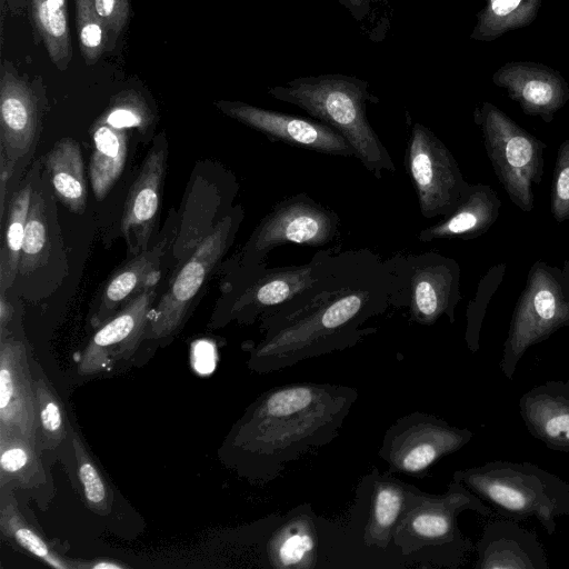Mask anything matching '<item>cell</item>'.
Returning a JSON list of instances; mask_svg holds the SVG:
<instances>
[{
    "instance_id": "obj_3",
    "label": "cell",
    "mask_w": 569,
    "mask_h": 569,
    "mask_svg": "<svg viewBox=\"0 0 569 569\" xmlns=\"http://www.w3.org/2000/svg\"><path fill=\"white\" fill-rule=\"evenodd\" d=\"M420 489L372 468L360 479L345 525L335 523V568H408L395 530Z\"/></svg>"
},
{
    "instance_id": "obj_2",
    "label": "cell",
    "mask_w": 569,
    "mask_h": 569,
    "mask_svg": "<svg viewBox=\"0 0 569 569\" xmlns=\"http://www.w3.org/2000/svg\"><path fill=\"white\" fill-rule=\"evenodd\" d=\"M358 399L356 388L290 382L261 393L229 437V449L253 481L277 479L289 463L337 438Z\"/></svg>"
},
{
    "instance_id": "obj_22",
    "label": "cell",
    "mask_w": 569,
    "mask_h": 569,
    "mask_svg": "<svg viewBox=\"0 0 569 569\" xmlns=\"http://www.w3.org/2000/svg\"><path fill=\"white\" fill-rule=\"evenodd\" d=\"M476 569H548L546 552L533 531L511 519L492 520L476 545Z\"/></svg>"
},
{
    "instance_id": "obj_34",
    "label": "cell",
    "mask_w": 569,
    "mask_h": 569,
    "mask_svg": "<svg viewBox=\"0 0 569 569\" xmlns=\"http://www.w3.org/2000/svg\"><path fill=\"white\" fill-rule=\"evenodd\" d=\"M32 18L51 61L66 70L72 57L67 9L52 10L46 0H31Z\"/></svg>"
},
{
    "instance_id": "obj_1",
    "label": "cell",
    "mask_w": 569,
    "mask_h": 569,
    "mask_svg": "<svg viewBox=\"0 0 569 569\" xmlns=\"http://www.w3.org/2000/svg\"><path fill=\"white\" fill-rule=\"evenodd\" d=\"M389 295L378 253L336 248L309 287L260 318L263 338L251 349L250 367L268 373L356 346L378 331L363 325L389 309Z\"/></svg>"
},
{
    "instance_id": "obj_44",
    "label": "cell",
    "mask_w": 569,
    "mask_h": 569,
    "mask_svg": "<svg viewBox=\"0 0 569 569\" xmlns=\"http://www.w3.org/2000/svg\"><path fill=\"white\" fill-rule=\"evenodd\" d=\"M47 6L52 10L67 9L66 0H46Z\"/></svg>"
},
{
    "instance_id": "obj_13",
    "label": "cell",
    "mask_w": 569,
    "mask_h": 569,
    "mask_svg": "<svg viewBox=\"0 0 569 569\" xmlns=\"http://www.w3.org/2000/svg\"><path fill=\"white\" fill-rule=\"evenodd\" d=\"M336 248L320 250L302 264L267 268L266 262L238 268L237 286L229 291L226 318L252 323L309 287L326 269Z\"/></svg>"
},
{
    "instance_id": "obj_10",
    "label": "cell",
    "mask_w": 569,
    "mask_h": 569,
    "mask_svg": "<svg viewBox=\"0 0 569 569\" xmlns=\"http://www.w3.org/2000/svg\"><path fill=\"white\" fill-rule=\"evenodd\" d=\"M340 218L306 192L277 202L260 220L243 246L238 268L264 263L276 247L295 243L321 247L332 242L339 232Z\"/></svg>"
},
{
    "instance_id": "obj_42",
    "label": "cell",
    "mask_w": 569,
    "mask_h": 569,
    "mask_svg": "<svg viewBox=\"0 0 569 569\" xmlns=\"http://www.w3.org/2000/svg\"><path fill=\"white\" fill-rule=\"evenodd\" d=\"M13 306L7 299L6 292L0 293V337L8 336L7 327L12 320L13 317Z\"/></svg>"
},
{
    "instance_id": "obj_17",
    "label": "cell",
    "mask_w": 569,
    "mask_h": 569,
    "mask_svg": "<svg viewBox=\"0 0 569 569\" xmlns=\"http://www.w3.org/2000/svg\"><path fill=\"white\" fill-rule=\"evenodd\" d=\"M154 300L156 286L148 287L98 327L79 358L78 372L99 373L132 356L143 339Z\"/></svg>"
},
{
    "instance_id": "obj_25",
    "label": "cell",
    "mask_w": 569,
    "mask_h": 569,
    "mask_svg": "<svg viewBox=\"0 0 569 569\" xmlns=\"http://www.w3.org/2000/svg\"><path fill=\"white\" fill-rule=\"evenodd\" d=\"M502 202L489 184L475 183L460 203L437 223L422 229L417 238L421 242L438 239H475L497 221Z\"/></svg>"
},
{
    "instance_id": "obj_12",
    "label": "cell",
    "mask_w": 569,
    "mask_h": 569,
    "mask_svg": "<svg viewBox=\"0 0 569 569\" xmlns=\"http://www.w3.org/2000/svg\"><path fill=\"white\" fill-rule=\"evenodd\" d=\"M473 437L467 428L435 415L413 411L396 420L385 432L378 457L390 473L426 478L441 458L457 452Z\"/></svg>"
},
{
    "instance_id": "obj_31",
    "label": "cell",
    "mask_w": 569,
    "mask_h": 569,
    "mask_svg": "<svg viewBox=\"0 0 569 569\" xmlns=\"http://www.w3.org/2000/svg\"><path fill=\"white\" fill-rule=\"evenodd\" d=\"M33 182L26 181L11 198L0 252V291L6 292L18 277Z\"/></svg>"
},
{
    "instance_id": "obj_28",
    "label": "cell",
    "mask_w": 569,
    "mask_h": 569,
    "mask_svg": "<svg viewBox=\"0 0 569 569\" xmlns=\"http://www.w3.org/2000/svg\"><path fill=\"white\" fill-rule=\"evenodd\" d=\"M39 448L24 437L0 429V487L34 489L46 482Z\"/></svg>"
},
{
    "instance_id": "obj_41",
    "label": "cell",
    "mask_w": 569,
    "mask_h": 569,
    "mask_svg": "<svg viewBox=\"0 0 569 569\" xmlns=\"http://www.w3.org/2000/svg\"><path fill=\"white\" fill-rule=\"evenodd\" d=\"M96 11L108 31V43L113 42L129 19V0H94Z\"/></svg>"
},
{
    "instance_id": "obj_26",
    "label": "cell",
    "mask_w": 569,
    "mask_h": 569,
    "mask_svg": "<svg viewBox=\"0 0 569 569\" xmlns=\"http://www.w3.org/2000/svg\"><path fill=\"white\" fill-rule=\"evenodd\" d=\"M46 170L57 198L73 213L82 214L87 203V183L81 148L64 138L46 156Z\"/></svg>"
},
{
    "instance_id": "obj_16",
    "label": "cell",
    "mask_w": 569,
    "mask_h": 569,
    "mask_svg": "<svg viewBox=\"0 0 569 569\" xmlns=\"http://www.w3.org/2000/svg\"><path fill=\"white\" fill-rule=\"evenodd\" d=\"M216 106L230 118L263 133L271 141L310 151L341 157H356L342 134L316 120L269 110L241 101H218Z\"/></svg>"
},
{
    "instance_id": "obj_40",
    "label": "cell",
    "mask_w": 569,
    "mask_h": 569,
    "mask_svg": "<svg viewBox=\"0 0 569 569\" xmlns=\"http://www.w3.org/2000/svg\"><path fill=\"white\" fill-rule=\"evenodd\" d=\"M550 210L557 222L569 220V138L561 142L557 149Z\"/></svg>"
},
{
    "instance_id": "obj_9",
    "label": "cell",
    "mask_w": 569,
    "mask_h": 569,
    "mask_svg": "<svg viewBox=\"0 0 569 569\" xmlns=\"http://www.w3.org/2000/svg\"><path fill=\"white\" fill-rule=\"evenodd\" d=\"M473 121L509 199L520 210L530 212L535 204L533 186L540 184L543 177L547 144L488 101L476 107Z\"/></svg>"
},
{
    "instance_id": "obj_11",
    "label": "cell",
    "mask_w": 569,
    "mask_h": 569,
    "mask_svg": "<svg viewBox=\"0 0 569 569\" xmlns=\"http://www.w3.org/2000/svg\"><path fill=\"white\" fill-rule=\"evenodd\" d=\"M242 219V207L231 208L199 242L152 308L143 339H162L180 327L208 276L232 243Z\"/></svg>"
},
{
    "instance_id": "obj_20",
    "label": "cell",
    "mask_w": 569,
    "mask_h": 569,
    "mask_svg": "<svg viewBox=\"0 0 569 569\" xmlns=\"http://www.w3.org/2000/svg\"><path fill=\"white\" fill-rule=\"evenodd\" d=\"M522 112L550 123L569 100V84L560 72L536 61H510L492 74Z\"/></svg>"
},
{
    "instance_id": "obj_33",
    "label": "cell",
    "mask_w": 569,
    "mask_h": 569,
    "mask_svg": "<svg viewBox=\"0 0 569 569\" xmlns=\"http://www.w3.org/2000/svg\"><path fill=\"white\" fill-rule=\"evenodd\" d=\"M38 421V448L53 450L67 437L63 406L54 390L42 376L33 378Z\"/></svg>"
},
{
    "instance_id": "obj_27",
    "label": "cell",
    "mask_w": 569,
    "mask_h": 569,
    "mask_svg": "<svg viewBox=\"0 0 569 569\" xmlns=\"http://www.w3.org/2000/svg\"><path fill=\"white\" fill-rule=\"evenodd\" d=\"M93 150L89 177L97 200H102L114 186L127 159V132L96 121L91 129Z\"/></svg>"
},
{
    "instance_id": "obj_21",
    "label": "cell",
    "mask_w": 569,
    "mask_h": 569,
    "mask_svg": "<svg viewBox=\"0 0 569 569\" xmlns=\"http://www.w3.org/2000/svg\"><path fill=\"white\" fill-rule=\"evenodd\" d=\"M38 109L29 86L8 71L0 80V169L11 177L17 162L33 148Z\"/></svg>"
},
{
    "instance_id": "obj_39",
    "label": "cell",
    "mask_w": 569,
    "mask_h": 569,
    "mask_svg": "<svg viewBox=\"0 0 569 569\" xmlns=\"http://www.w3.org/2000/svg\"><path fill=\"white\" fill-rule=\"evenodd\" d=\"M360 26L362 32L372 41L385 39L391 20V7L388 0H338Z\"/></svg>"
},
{
    "instance_id": "obj_29",
    "label": "cell",
    "mask_w": 569,
    "mask_h": 569,
    "mask_svg": "<svg viewBox=\"0 0 569 569\" xmlns=\"http://www.w3.org/2000/svg\"><path fill=\"white\" fill-rule=\"evenodd\" d=\"M543 0H485L470 39L490 42L503 33L529 26Z\"/></svg>"
},
{
    "instance_id": "obj_8",
    "label": "cell",
    "mask_w": 569,
    "mask_h": 569,
    "mask_svg": "<svg viewBox=\"0 0 569 569\" xmlns=\"http://www.w3.org/2000/svg\"><path fill=\"white\" fill-rule=\"evenodd\" d=\"M390 276V307L407 309L411 321L431 326L456 321L461 300L459 263L439 252L397 253L383 260Z\"/></svg>"
},
{
    "instance_id": "obj_19",
    "label": "cell",
    "mask_w": 569,
    "mask_h": 569,
    "mask_svg": "<svg viewBox=\"0 0 569 569\" xmlns=\"http://www.w3.org/2000/svg\"><path fill=\"white\" fill-rule=\"evenodd\" d=\"M167 159L168 142L163 136H159L149 149L126 199L120 229L129 253L138 254L149 248L158 216Z\"/></svg>"
},
{
    "instance_id": "obj_23",
    "label": "cell",
    "mask_w": 569,
    "mask_h": 569,
    "mask_svg": "<svg viewBox=\"0 0 569 569\" xmlns=\"http://www.w3.org/2000/svg\"><path fill=\"white\" fill-rule=\"evenodd\" d=\"M529 433L553 451L569 453V381L538 385L519 399Z\"/></svg>"
},
{
    "instance_id": "obj_35",
    "label": "cell",
    "mask_w": 569,
    "mask_h": 569,
    "mask_svg": "<svg viewBox=\"0 0 569 569\" xmlns=\"http://www.w3.org/2000/svg\"><path fill=\"white\" fill-rule=\"evenodd\" d=\"M72 447L77 461L78 477L88 507L100 516L108 515L112 502L108 485L76 433L72 437Z\"/></svg>"
},
{
    "instance_id": "obj_36",
    "label": "cell",
    "mask_w": 569,
    "mask_h": 569,
    "mask_svg": "<svg viewBox=\"0 0 569 569\" xmlns=\"http://www.w3.org/2000/svg\"><path fill=\"white\" fill-rule=\"evenodd\" d=\"M507 263L492 266L480 279L475 298L467 307L465 340L468 349L476 353L480 348V331L487 307L506 274Z\"/></svg>"
},
{
    "instance_id": "obj_4",
    "label": "cell",
    "mask_w": 569,
    "mask_h": 569,
    "mask_svg": "<svg viewBox=\"0 0 569 569\" xmlns=\"http://www.w3.org/2000/svg\"><path fill=\"white\" fill-rule=\"evenodd\" d=\"M268 94L305 110L350 143L356 158L377 179L395 173L393 160L367 118V103L378 102L369 82L355 76L328 73L299 77L268 89Z\"/></svg>"
},
{
    "instance_id": "obj_14",
    "label": "cell",
    "mask_w": 569,
    "mask_h": 569,
    "mask_svg": "<svg viewBox=\"0 0 569 569\" xmlns=\"http://www.w3.org/2000/svg\"><path fill=\"white\" fill-rule=\"evenodd\" d=\"M406 167L416 189L421 214L445 217L469 190L451 151L428 127L415 122L406 151Z\"/></svg>"
},
{
    "instance_id": "obj_18",
    "label": "cell",
    "mask_w": 569,
    "mask_h": 569,
    "mask_svg": "<svg viewBox=\"0 0 569 569\" xmlns=\"http://www.w3.org/2000/svg\"><path fill=\"white\" fill-rule=\"evenodd\" d=\"M0 429L16 432L38 447L33 377L26 345L0 337Z\"/></svg>"
},
{
    "instance_id": "obj_30",
    "label": "cell",
    "mask_w": 569,
    "mask_h": 569,
    "mask_svg": "<svg viewBox=\"0 0 569 569\" xmlns=\"http://www.w3.org/2000/svg\"><path fill=\"white\" fill-rule=\"evenodd\" d=\"M52 216L53 210L48 204L44 191L33 189L26 221L18 276H30L48 261L51 249Z\"/></svg>"
},
{
    "instance_id": "obj_43",
    "label": "cell",
    "mask_w": 569,
    "mask_h": 569,
    "mask_svg": "<svg viewBox=\"0 0 569 569\" xmlns=\"http://www.w3.org/2000/svg\"><path fill=\"white\" fill-rule=\"evenodd\" d=\"M78 568H92V569H120L126 566L112 561V560H99L93 562H83V563H77Z\"/></svg>"
},
{
    "instance_id": "obj_5",
    "label": "cell",
    "mask_w": 569,
    "mask_h": 569,
    "mask_svg": "<svg viewBox=\"0 0 569 569\" xmlns=\"http://www.w3.org/2000/svg\"><path fill=\"white\" fill-rule=\"evenodd\" d=\"M466 510L485 517L492 513L478 496L453 479L445 493L420 490L393 533V542L407 566L459 568L472 549L458 526V517Z\"/></svg>"
},
{
    "instance_id": "obj_32",
    "label": "cell",
    "mask_w": 569,
    "mask_h": 569,
    "mask_svg": "<svg viewBox=\"0 0 569 569\" xmlns=\"http://www.w3.org/2000/svg\"><path fill=\"white\" fill-rule=\"evenodd\" d=\"M0 531L4 538L16 542L28 553L40 559L46 565L57 569L77 568V562L61 558L30 527L17 507L13 497L2 495L0 507Z\"/></svg>"
},
{
    "instance_id": "obj_24",
    "label": "cell",
    "mask_w": 569,
    "mask_h": 569,
    "mask_svg": "<svg viewBox=\"0 0 569 569\" xmlns=\"http://www.w3.org/2000/svg\"><path fill=\"white\" fill-rule=\"evenodd\" d=\"M168 240L169 236H166L152 248L134 254L109 278L91 316L92 326L100 327L139 292L157 284L160 279L161 258Z\"/></svg>"
},
{
    "instance_id": "obj_6",
    "label": "cell",
    "mask_w": 569,
    "mask_h": 569,
    "mask_svg": "<svg viewBox=\"0 0 569 569\" xmlns=\"http://www.w3.org/2000/svg\"><path fill=\"white\" fill-rule=\"evenodd\" d=\"M452 479L503 518L535 517L548 535L555 533L557 518L569 515V482L528 461L493 460L457 470Z\"/></svg>"
},
{
    "instance_id": "obj_15",
    "label": "cell",
    "mask_w": 569,
    "mask_h": 569,
    "mask_svg": "<svg viewBox=\"0 0 569 569\" xmlns=\"http://www.w3.org/2000/svg\"><path fill=\"white\" fill-rule=\"evenodd\" d=\"M333 522L316 515L310 503L279 516L266 538L267 567L331 568Z\"/></svg>"
},
{
    "instance_id": "obj_37",
    "label": "cell",
    "mask_w": 569,
    "mask_h": 569,
    "mask_svg": "<svg viewBox=\"0 0 569 569\" xmlns=\"http://www.w3.org/2000/svg\"><path fill=\"white\" fill-rule=\"evenodd\" d=\"M97 121L116 129H138L144 133L151 127L153 116L139 93L127 91L114 97Z\"/></svg>"
},
{
    "instance_id": "obj_7",
    "label": "cell",
    "mask_w": 569,
    "mask_h": 569,
    "mask_svg": "<svg viewBox=\"0 0 569 569\" xmlns=\"http://www.w3.org/2000/svg\"><path fill=\"white\" fill-rule=\"evenodd\" d=\"M569 328V260L562 267L537 260L529 269L509 325L499 368L512 380L526 351Z\"/></svg>"
},
{
    "instance_id": "obj_38",
    "label": "cell",
    "mask_w": 569,
    "mask_h": 569,
    "mask_svg": "<svg viewBox=\"0 0 569 569\" xmlns=\"http://www.w3.org/2000/svg\"><path fill=\"white\" fill-rule=\"evenodd\" d=\"M79 47L86 63L93 64L108 44V31L99 18L94 0H76Z\"/></svg>"
}]
</instances>
